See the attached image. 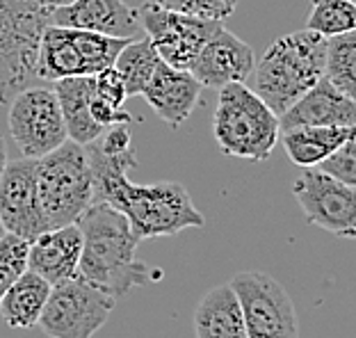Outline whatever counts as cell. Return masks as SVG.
Here are the masks:
<instances>
[{"label":"cell","instance_id":"1","mask_svg":"<svg viewBox=\"0 0 356 338\" xmlns=\"http://www.w3.org/2000/svg\"><path fill=\"white\" fill-rule=\"evenodd\" d=\"M85 154L92 167L94 201H105L117 208L140 240L172 238L185 229H201L206 224L204 213L192 204L183 183L158 181L140 185L128 179V172L137 167L133 149L108 156L92 142L85 144Z\"/></svg>","mask_w":356,"mask_h":338},{"label":"cell","instance_id":"2","mask_svg":"<svg viewBox=\"0 0 356 338\" xmlns=\"http://www.w3.org/2000/svg\"><path fill=\"white\" fill-rule=\"evenodd\" d=\"M76 224L83 233L78 275H83L89 284L119 300L137 286H149L163 279V272L137 259V245L142 240L117 208L105 201H92Z\"/></svg>","mask_w":356,"mask_h":338},{"label":"cell","instance_id":"3","mask_svg":"<svg viewBox=\"0 0 356 338\" xmlns=\"http://www.w3.org/2000/svg\"><path fill=\"white\" fill-rule=\"evenodd\" d=\"M327 37L309 28L283 35L254 64V92L281 117L325 76Z\"/></svg>","mask_w":356,"mask_h":338},{"label":"cell","instance_id":"4","mask_svg":"<svg viewBox=\"0 0 356 338\" xmlns=\"http://www.w3.org/2000/svg\"><path fill=\"white\" fill-rule=\"evenodd\" d=\"M279 117L247 83L220 87L213 135L222 154L265 163L279 142Z\"/></svg>","mask_w":356,"mask_h":338},{"label":"cell","instance_id":"5","mask_svg":"<svg viewBox=\"0 0 356 338\" xmlns=\"http://www.w3.org/2000/svg\"><path fill=\"white\" fill-rule=\"evenodd\" d=\"M37 197L48 229L76 224L94 201V179L85 147L67 140L37 158Z\"/></svg>","mask_w":356,"mask_h":338},{"label":"cell","instance_id":"6","mask_svg":"<svg viewBox=\"0 0 356 338\" xmlns=\"http://www.w3.org/2000/svg\"><path fill=\"white\" fill-rule=\"evenodd\" d=\"M48 10L35 0H0V103L37 78V51Z\"/></svg>","mask_w":356,"mask_h":338},{"label":"cell","instance_id":"7","mask_svg":"<svg viewBox=\"0 0 356 338\" xmlns=\"http://www.w3.org/2000/svg\"><path fill=\"white\" fill-rule=\"evenodd\" d=\"M131 39L99 32L46 26L37 51V78L60 80L71 76H96L115 64V58Z\"/></svg>","mask_w":356,"mask_h":338},{"label":"cell","instance_id":"8","mask_svg":"<svg viewBox=\"0 0 356 338\" xmlns=\"http://www.w3.org/2000/svg\"><path fill=\"white\" fill-rule=\"evenodd\" d=\"M117 300L83 275H74L51 286V295L37 327L48 338H92L108 323Z\"/></svg>","mask_w":356,"mask_h":338},{"label":"cell","instance_id":"9","mask_svg":"<svg viewBox=\"0 0 356 338\" xmlns=\"http://www.w3.org/2000/svg\"><path fill=\"white\" fill-rule=\"evenodd\" d=\"M247 338H299V318L288 291L272 275L249 270L231 281Z\"/></svg>","mask_w":356,"mask_h":338},{"label":"cell","instance_id":"10","mask_svg":"<svg viewBox=\"0 0 356 338\" xmlns=\"http://www.w3.org/2000/svg\"><path fill=\"white\" fill-rule=\"evenodd\" d=\"M7 124L23 158H42L69 140L53 87H26L16 92L10 101Z\"/></svg>","mask_w":356,"mask_h":338},{"label":"cell","instance_id":"11","mask_svg":"<svg viewBox=\"0 0 356 338\" xmlns=\"http://www.w3.org/2000/svg\"><path fill=\"white\" fill-rule=\"evenodd\" d=\"M137 16L158 58L169 67L185 71L190 69L201 46L222 26V21L197 19V16L172 12L151 3H142L137 7Z\"/></svg>","mask_w":356,"mask_h":338},{"label":"cell","instance_id":"12","mask_svg":"<svg viewBox=\"0 0 356 338\" xmlns=\"http://www.w3.org/2000/svg\"><path fill=\"white\" fill-rule=\"evenodd\" d=\"M293 195L306 222L338 238L356 236V197L352 185L331 179L320 169L306 167L293 185Z\"/></svg>","mask_w":356,"mask_h":338},{"label":"cell","instance_id":"13","mask_svg":"<svg viewBox=\"0 0 356 338\" xmlns=\"http://www.w3.org/2000/svg\"><path fill=\"white\" fill-rule=\"evenodd\" d=\"M0 222L28 243L48 229L37 197V158L7 160L0 174Z\"/></svg>","mask_w":356,"mask_h":338},{"label":"cell","instance_id":"14","mask_svg":"<svg viewBox=\"0 0 356 338\" xmlns=\"http://www.w3.org/2000/svg\"><path fill=\"white\" fill-rule=\"evenodd\" d=\"M254 51L238 35L220 26L215 35L201 46L197 58L190 64V74L201 87H224L231 83H247L254 74Z\"/></svg>","mask_w":356,"mask_h":338},{"label":"cell","instance_id":"15","mask_svg":"<svg viewBox=\"0 0 356 338\" xmlns=\"http://www.w3.org/2000/svg\"><path fill=\"white\" fill-rule=\"evenodd\" d=\"M48 26L78 28L121 39L144 35L137 10L126 0H74L67 7L48 10Z\"/></svg>","mask_w":356,"mask_h":338},{"label":"cell","instance_id":"16","mask_svg":"<svg viewBox=\"0 0 356 338\" xmlns=\"http://www.w3.org/2000/svg\"><path fill=\"white\" fill-rule=\"evenodd\" d=\"M201 90L204 87L190 71L174 69L160 60L142 96L163 122L178 128L192 115L194 106L199 103Z\"/></svg>","mask_w":356,"mask_h":338},{"label":"cell","instance_id":"17","mask_svg":"<svg viewBox=\"0 0 356 338\" xmlns=\"http://www.w3.org/2000/svg\"><path fill=\"white\" fill-rule=\"evenodd\" d=\"M80 252H83V233L78 224L46 229L28 243V270L55 286L78 275Z\"/></svg>","mask_w":356,"mask_h":338},{"label":"cell","instance_id":"18","mask_svg":"<svg viewBox=\"0 0 356 338\" xmlns=\"http://www.w3.org/2000/svg\"><path fill=\"white\" fill-rule=\"evenodd\" d=\"M354 124H356L354 99L338 92L325 76L279 117L281 131H288V128L295 126H354Z\"/></svg>","mask_w":356,"mask_h":338},{"label":"cell","instance_id":"19","mask_svg":"<svg viewBox=\"0 0 356 338\" xmlns=\"http://www.w3.org/2000/svg\"><path fill=\"white\" fill-rule=\"evenodd\" d=\"M53 92L58 96L64 126H67V138L80 144V147L92 144L105 131L89 110L94 94V76H71L53 80Z\"/></svg>","mask_w":356,"mask_h":338},{"label":"cell","instance_id":"20","mask_svg":"<svg viewBox=\"0 0 356 338\" xmlns=\"http://www.w3.org/2000/svg\"><path fill=\"white\" fill-rule=\"evenodd\" d=\"M192 325L197 338H247L238 295L229 281L210 288L201 297Z\"/></svg>","mask_w":356,"mask_h":338},{"label":"cell","instance_id":"21","mask_svg":"<svg viewBox=\"0 0 356 338\" xmlns=\"http://www.w3.org/2000/svg\"><path fill=\"white\" fill-rule=\"evenodd\" d=\"M48 295H51V284L26 270L0 297V318L10 329L37 327Z\"/></svg>","mask_w":356,"mask_h":338},{"label":"cell","instance_id":"22","mask_svg":"<svg viewBox=\"0 0 356 338\" xmlns=\"http://www.w3.org/2000/svg\"><path fill=\"white\" fill-rule=\"evenodd\" d=\"M354 135V126H295L283 131V149L297 167H315Z\"/></svg>","mask_w":356,"mask_h":338},{"label":"cell","instance_id":"23","mask_svg":"<svg viewBox=\"0 0 356 338\" xmlns=\"http://www.w3.org/2000/svg\"><path fill=\"white\" fill-rule=\"evenodd\" d=\"M158 53L153 44L149 42V37H137L126 42L124 48L119 51V55L115 58V71L124 80L126 94L128 96H142L144 87L149 85V80L153 76V71L158 67Z\"/></svg>","mask_w":356,"mask_h":338},{"label":"cell","instance_id":"24","mask_svg":"<svg viewBox=\"0 0 356 338\" xmlns=\"http://www.w3.org/2000/svg\"><path fill=\"white\" fill-rule=\"evenodd\" d=\"M126 99L128 94L124 80L115 71V67L103 69L101 74L94 76V94H92V103H89V110H92V117L103 128L133 122V115L124 108Z\"/></svg>","mask_w":356,"mask_h":338},{"label":"cell","instance_id":"25","mask_svg":"<svg viewBox=\"0 0 356 338\" xmlns=\"http://www.w3.org/2000/svg\"><path fill=\"white\" fill-rule=\"evenodd\" d=\"M325 78L345 96H350V99L356 96V35H354V30L327 39Z\"/></svg>","mask_w":356,"mask_h":338},{"label":"cell","instance_id":"26","mask_svg":"<svg viewBox=\"0 0 356 338\" xmlns=\"http://www.w3.org/2000/svg\"><path fill=\"white\" fill-rule=\"evenodd\" d=\"M306 28L322 37H336L356 28L354 0H311V14Z\"/></svg>","mask_w":356,"mask_h":338},{"label":"cell","instance_id":"27","mask_svg":"<svg viewBox=\"0 0 356 338\" xmlns=\"http://www.w3.org/2000/svg\"><path fill=\"white\" fill-rule=\"evenodd\" d=\"M28 270V240L14 233H3L0 238V297L23 272Z\"/></svg>","mask_w":356,"mask_h":338},{"label":"cell","instance_id":"28","mask_svg":"<svg viewBox=\"0 0 356 338\" xmlns=\"http://www.w3.org/2000/svg\"><path fill=\"white\" fill-rule=\"evenodd\" d=\"M142 3H151L165 7V10L210 21H226L238 7V0H142Z\"/></svg>","mask_w":356,"mask_h":338},{"label":"cell","instance_id":"29","mask_svg":"<svg viewBox=\"0 0 356 338\" xmlns=\"http://www.w3.org/2000/svg\"><path fill=\"white\" fill-rule=\"evenodd\" d=\"M315 167H318L320 172L329 174L331 179L354 188L356 185V140H354V135L347 138L341 147L336 151H331V154Z\"/></svg>","mask_w":356,"mask_h":338},{"label":"cell","instance_id":"30","mask_svg":"<svg viewBox=\"0 0 356 338\" xmlns=\"http://www.w3.org/2000/svg\"><path fill=\"white\" fill-rule=\"evenodd\" d=\"M131 131H128V124H115V126H108L105 131L94 140V144L99 147L103 154L108 156H119L124 151L131 149Z\"/></svg>","mask_w":356,"mask_h":338},{"label":"cell","instance_id":"31","mask_svg":"<svg viewBox=\"0 0 356 338\" xmlns=\"http://www.w3.org/2000/svg\"><path fill=\"white\" fill-rule=\"evenodd\" d=\"M37 5H42V7H46V10H58V7H67V5H71L74 0H35Z\"/></svg>","mask_w":356,"mask_h":338},{"label":"cell","instance_id":"32","mask_svg":"<svg viewBox=\"0 0 356 338\" xmlns=\"http://www.w3.org/2000/svg\"><path fill=\"white\" fill-rule=\"evenodd\" d=\"M5 165H7V142L3 135H0V174H3Z\"/></svg>","mask_w":356,"mask_h":338},{"label":"cell","instance_id":"33","mask_svg":"<svg viewBox=\"0 0 356 338\" xmlns=\"http://www.w3.org/2000/svg\"><path fill=\"white\" fill-rule=\"evenodd\" d=\"M3 233H5V229H3V222H0V238H3Z\"/></svg>","mask_w":356,"mask_h":338}]
</instances>
